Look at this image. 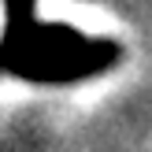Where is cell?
I'll return each mask as SVG.
<instances>
[{"label": "cell", "mask_w": 152, "mask_h": 152, "mask_svg": "<svg viewBox=\"0 0 152 152\" xmlns=\"http://www.w3.org/2000/svg\"><path fill=\"white\" fill-rule=\"evenodd\" d=\"M119 59L115 41H96L71 26L37 22V0H4L0 67L30 82H78Z\"/></svg>", "instance_id": "6da1fadb"}]
</instances>
